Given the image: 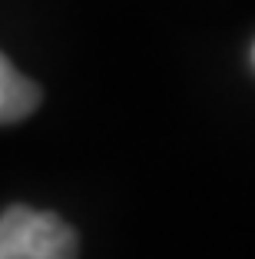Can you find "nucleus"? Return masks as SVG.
<instances>
[{"mask_svg": "<svg viewBox=\"0 0 255 259\" xmlns=\"http://www.w3.org/2000/svg\"><path fill=\"white\" fill-rule=\"evenodd\" d=\"M0 259H76V233L57 213L10 206L0 216Z\"/></svg>", "mask_w": 255, "mask_h": 259, "instance_id": "f257e3e1", "label": "nucleus"}, {"mask_svg": "<svg viewBox=\"0 0 255 259\" xmlns=\"http://www.w3.org/2000/svg\"><path fill=\"white\" fill-rule=\"evenodd\" d=\"M40 103V90L33 80L20 73L7 57L0 54V123H17L30 116Z\"/></svg>", "mask_w": 255, "mask_h": 259, "instance_id": "f03ea898", "label": "nucleus"}, {"mask_svg": "<svg viewBox=\"0 0 255 259\" xmlns=\"http://www.w3.org/2000/svg\"><path fill=\"white\" fill-rule=\"evenodd\" d=\"M252 60H255V47H252Z\"/></svg>", "mask_w": 255, "mask_h": 259, "instance_id": "7ed1b4c3", "label": "nucleus"}]
</instances>
